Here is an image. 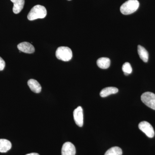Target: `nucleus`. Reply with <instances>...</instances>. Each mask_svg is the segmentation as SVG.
<instances>
[{"label": "nucleus", "mask_w": 155, "mask_h": 155, "mask_svg": "<svg viewBox=\"0 0 155 155\" xmlns=\"http://www.w3.org/2000/svg\"><path fill=\"white\" fill-rule=\"evenodd\" d=\"M47 14L46 9L45 7L37 5L31 10L27 17L28 20L32 21L38 19L44 18L46 16Z\"/></svg>", "instance_id": "1"}, {"label": "nucleus", "mask_w": 155, "mask_h": 155, "mask_svg": "<svg viewBox=\"0 0 155 155\" xmlns=\"http://www.w3.org/2000/svg\"><path fill=\"white\" fill-rule=\"evenodd\" d=\"M137 0H128L120 7V11L124 15H129L137 11L139 7Z\"/></svg>", "instance_id": "2"}, {"label": "nucleus", "mask_w": 155, "mask_h": 155, "mask_svg": "<svg viewBox=\"0 0 155 155\" xmlns=\"http://www.w3.org/2000/svg\"><path fill=\"white\" fill-rule=\"evenodd\" d=\"M56 56L59 60L65 62L69 61L72 58V50L67 47H60L56 51Z\"/></svg>", "instance_id": "3"}, {"label": "nucleus", "mask_w": 155, "mask_h": 155, "mask_svg": "<svg viewBox=\"0 0 155 155\" xmlns=\"http://www.w3.org/2000/svg\"><path fill=\"white\" fill-rule=\"evenodd\" d=\"M141 100L146 105L155 110V94L150 92H146L143 94Z\"/></svg>", "instance_id": "4"}, {"label": "nucleus", "mask_w": 155, "mask_h": 155, "mask_svg": "<svg viewBox=\"0 0 155 155\" xmlns=\"http://www.w3.org/2000/svg\"><path fill=\"white\" fill-rule=\"evenodd\" d=\"M138 127L142 132L145 134L148 137L153 138L154 136V130L153 126L148 122L143 121L140 122L139 124Z\"/></svg>", "instance_id": "5"}, {"label": "nucleus", "mask_w": 155, "mask_h": 155, "mask_svg": "<svg viewBox=\"0 0 155 155\" xmlns=\"http://www.w3.org/2000/svg\"><path fill=\"white\" fill-rule=\"evenodd\" d=\"M73 117L76 125L79 127H82L83 125V112L81 107H78L74 110Z\"/></svg>", "instance_id": "6"}, {"label": "nucleus", "mask_w": 155, "mask_h": 155, "mask_svg": "<svg viewBox=\"0 0 155 155\" xmlns=\"http://www.w3.org/2000/svg\"><path fill=\"white\" fill-rule=\"evenodd\" d=\"M76 150L75 146L69 142L64 143L61 150L62 155H75Z\"/></svg>", "instance_id": "7"}, {"label": "nucleus", "mask_w": 155, "mask_h": 155, "mask_svg": "<svg viewBox=\"0 0 155 155\" xmlns=\"http://www.w3.org/2000/svg\"><path fill=\"white\" fill-rule=\"evenodd\" d=\"M17 48L20 51L27 54H32L35 51L33 46L27 42H23L19 44Z\"/></svg>", "instance_id": "8"}, {"label": "nucleus", "mask_w": 155, "mask_h": 155, "mask_svg": "<svg viewBox=\"0 0 155 155\" xmlns=\"http://www.w3.org/2000/svg\"><path fill=\"white\" fill-rule=\"evenodd\" d=\"M28 84L29 88L34 92L39 93L41 91V87L38 81L33 79L28 81Z\"/></svg>", "instance_id": "9"}, {"label": "nucleus", "mask_w": 155, "mask_h": 155, "mask_svg": "<svg viewBox=\"0 0 155 155\" xmlns=\"http://www.w3.org/2000/svg\"><path fill=\"white\" fill-rule=\"evenodd\" d=\"M11 1L14 4L13 12L15 14H19L24 7L25 0H11Z\"/></svg>", "instance_id": "10"}, {"label": "nucleus", "mask_w": 155, "mask_h": 155, "mask_svg": "<svg viewBox=\"0 0 155 155\" xmlns=\"http://www.w3.org/2000/svg\"><path fill=\"white\" fill-rule=\"evenodd\" d=\"M12 144L11 142L5 139H0V152L6 153L11 149Z\"/></svg>", "instance_id": "11"}, {"label": "nucleus", "mask_w": 155, "mask_h": 155, "mask_svg": "<svg viewBox=\"0 0 155 155\" xmlns=\"http://www.w3.org/2000/svg\"><path fill=\"white\" fill-rule=\"evenodd\" d=\"M97 64L98 67L101 69H108L110 65V60L107 58H100L97 61Z\"/></svg>", "instance_id": "12"}, {"label": "nucleus", "mask_w": 155, "mask_h": 155, "mask_svg": "<svg viewBox=\"0 0 155 155\" xmlns=\"http://www.w3.org/2000/svg\"><path fill=\"white\" fill-rule=\"evenodd\" d=\"M119 91V90L116 87H110L104 88L100 92V96L102 97H107L110 95L115 94Z\"/></svg>", "instance_id": "13"}, {"label": "nucleus", "mask_w": 155, "mask_h": 155, "mask_svg": "<svg viewBox=\"0 0 155 155\" xmlns=\"http://www.w3.org/2000/svg\"><path fill=\"white\" fill-rule=\"evenodd\" d=\"M137 51L140 59L145 63L147 62L149 59V54L146 49L143 47L139 45L137 47Z\"/></svg>", "instance_id": "14"}, {"label": "nucleus", "mask_w": 155, "mask_h": 155, "mask_svg": "<svg viewBox=\"0 0 155 155\" xmlns=\"http://www.w3.org/2000/svg\"><path fill=\"white\" fill-rule=\"evenodd\" d=\"M122 150L119 147L111 148L106 152L104 155H122Z\"/></svg>", "instance_id": "15"}, {"label": "nucleus", "mask_w": 155, "mask_h": 155, "mask_svg": "<svg viewBox=\"0 0 155 155\" xmlns=\"http://www.w3.org/2000/svg\"><path fill=\"white\" fill-rule=\"evenodd\" d=\"M122 71L125 75H127L132 72V69L131 65L128 62H126L123 64L122 67Z\"/></svg>", "instance_id": "16"}, {"label": "nucleus", "mask_w": 155, "mask_h": 155, "mask_svg": "<svg viewBox=\"0 0 155 155\" xmlns=\"http://www.w3.org/2000/svg\"><path fill=\"white\" fill-rule=\"evenodd\" d=\"M5 67V61L0 57V71L4 70Z\"/></svg>", "instance_id": "17"}, {"label": "nucleus", "mask_w": 155, "mask_h": 155, "mask_svg": "<svg viewBox=\"0 0 155 155\" xmlns=\"http://www.w3.org/2000/svg\"><path fill=\"white\" fill-rule=\"evenodd\" d=\"M25 155H39V154L37 153H31L28 154H26Z\"/></svg>", "instance_id": "18"}, {"label": "nucleus", "mask_w": 155, "mask_h": 155, "mask_svg": "<svg viewBox=\"0 0 155 155\" xmlns=\"http://www.w3.org/2000/svg\"><path fill=\"white\" fill-rule=\"evenodd\" d=\"M68 1H71V0H68Z\"/></svg>", "instance_id": "19"}]
</instances>
